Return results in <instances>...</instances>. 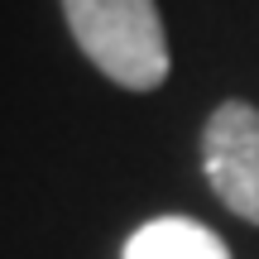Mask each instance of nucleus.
<instances>
[{"label": "nucleus", "instance_id": "nucleus-1", "mask_svg": "<svg viewBox=\"0 0 259 259\" xmlns=\"http://www.w3.org/2000/svg\"><path fill=\"white\" fill-rule=\"evenodd\" d=\"M63 19L87 63L115 87L125 92L163 87L173 58L154 0H63Z\"/></svg>", "mask_w": 259, "mask_h": 259}, {"label": "nucleus", "instance_id": "nucleus-2", "mask_svg": "<svg viewBox=\"0 0 259 259\" xmlns=\"http://www.w3.org/2000/svg\"><path fill=\"white\" fill-rule=\"evenodd\" d=\"M202 168L211 192L240 221L259 226V111L250 101H221L206 115Z\"/></svg>", "mask_w": 259, "mask_h": 259}, {"label": "nucleus", "instance_id": "nucleus-3", "mask_svg": "<svg viewBox=\"0 0 259 259\" xmlns=\"http://www.w3.org/2000/svg\"><path fill=\"white\" fill-rule=\"evenodd\" d=\"M120 259H231L226 240L192 216H154L125 240Z\"/></svg>", "mask_w": 259, "mask_h": 259}]
</instances>
